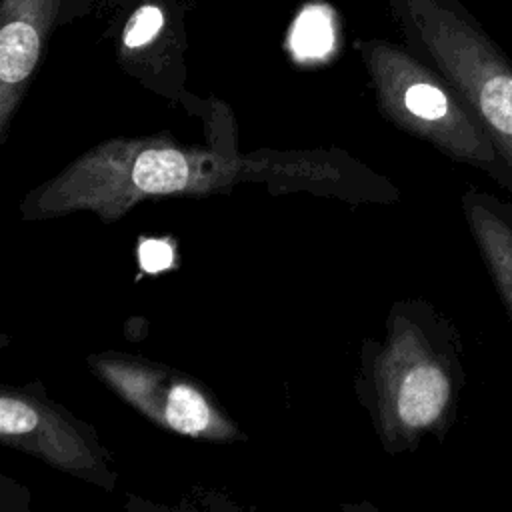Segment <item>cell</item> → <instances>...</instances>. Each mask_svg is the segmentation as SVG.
Listing matches in <instances>:
<instances>
[{"label": "cell", "mask_w": 512, "mask_h": 512, "mask_svg": "<svg viewBox=\"0 0 512 512\" xmlns=\"http://www.w3.org/2000/svg\"><path fill=\"white\" fill-rule=\"evenodd\" d=\"M348 172L326 154H238L172 142L162 136L112 138L72 160L20 204L24 220L92 212L116 222L138 202L230 192L244 182L338 194ZM348 188V186H346Z\"/></svg>", "instance_id": "1"}, {"label": "cell", "mask_w": 512, "mask_h": 512, "mask_svg": "<svg viewBox=\"0 0 512 512\" xmlns=\"http://www.w3.org/2000/svg\"><path fill=\"white\" fill-rule=\"evenodd\" d=\"M0 440L106 490L116 484V474L110 472L94 430L50 400L4 388L0 394Z\"/></svg>", "instance_id": "5"}, {"label": "cell", "mask_w": 512, "mask_h": 512, "mask_svg": "<svg viewBox=\"0 0 512 512\" xmlns=\"http://www.w3.org/2000/svg\"><path fill=\"white\" fill-rule=\"evenodd\" d=\"M54 12V0H4L0 28V144L32 76Z\"/></svg>", "instance_id": "7"}, {"label": "cell", "mask_w": 512, "mask_h": 512, "mask_svg": "<svg viewBox=\"0 0 512 512\" xmlns=\"http://www.w3.org/2000/svg\"><path fill=\"white\" fill-rule=\"evenodd\" d=\"M88 362L116 396L172 434L210 442L242 438L240 428L210 392L172 368L122 352L96 354Z\"/></svg>", "instance_id": "4"}, {"label": "cell", "mask_w": 512, "mask_h": 512, "mask_svg": "<svg viewBox=\"0 0 512 512\" xmlns=\"http://www.w3.org/2000/svg\"><path fill=\"white\" fill-rule=\"evenodd\" d=\"M170 262H172V250L166 242L144 240L140 244V266L146 272L156 274V272L164 270Z\"/></svg>", "instance_id": "11"}, {"label": "cell", "mask_w": 512, "mask_h": 512, "mask_svg": "<svg viewBox=\"0 0 512 512\" xmlns=\"http://www.w3.org/2000/svg\"><path fill=\"white\" fill-rule=\"evenodd\" d=\"M358 386L388 452L414 450L428 434L442 438L464 386L456 330L426 302L396 304L384 342L364 352Z\"/></svg>", "instance_id": "2"}, {"label": "cell", "mask_w": 512, "mask_h": 512, "mask_svg": "<svg viewBox=\"0 0 512 512\" xmlns=\"http://www.w3.org/2000/svg\"><path fill=\"white\" fill-rule=\"evenodd\" d=\"M462 208L482 262L512 316V210L476 190L464 194Z\"/></svg>", "instance_id": "8"}, {"label": "cell", "mask_w": 512, "mask_h": 512, "mask_svg": "<svg viewBox=\"0 0 512 512\" xmlns=\"http://www.w3.org/2000/svg\"><path fill=\"white\" fill-rule=\"evenodd\" d=\"M370 68L382 114L400 130L456 162L494 176L504 168L510 172L484 124L458 92H450L422 66L392 50L374 52Z\"/></svg>", "instance_id": "3"}, {"label": "cell", "mask_w": 512, "mask_h": 512, "mask_svg": "<svg viewBox=\"0 0 512 512\" xmlns=\"http://www.w3.org/2000/svg\"><path fill=\"white\" fill-rule=\"evenodd\" d=\"M430 48L512 172V70L466 36H434Z\"/></svg>", "instance_id": "6"}, {"label": "cell", "mask_w": 512, "mask_h": 512, "mask_svg": "<svg viewBox=\"0 0 512 512\" xmlns=\"http://www.w3.org/2000/svg\"><path fill=\"white\" fill-rule=\"evenodd\" d=\"M334 28L332 18L322 6H310L300 12L290 34V46L302 60L322 58L332 50Z\"/></svg>", "instance_id": "9"}, {"label": "cell", "mask_w": 512, "mask_h": 512, "mask_svg": "<svg viewBox=\"0 0 512 512\" xmlns=\"http://www.w3.org/2000/svg\"><path fill=\"white\" fill-rule=\"evenodd\" d=\"M164 24V14L158 6L146 4L140 6L128 20L124 28V46L126 48H140L156 38V34L162 30Z\"/></svg>", "instance_id": "10"}]
</instances>
